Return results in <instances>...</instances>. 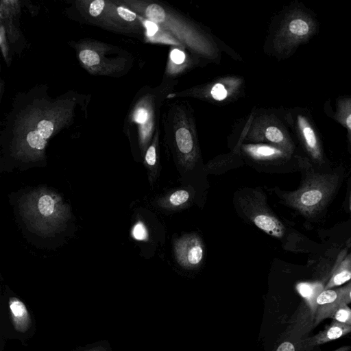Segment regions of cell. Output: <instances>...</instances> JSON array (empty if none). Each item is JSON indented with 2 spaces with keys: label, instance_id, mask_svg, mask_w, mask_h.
I'll return each mask as SVG.
<instances>
[{
  "label": "cell",
  "instance_id": "cell-1",
  "mask_svg": "<svg viewBox=\"0 0 351 351\" xmlns=\"http://www.w3.org/2000/svg\"><path fill=\"white\" fill-rule=\"evenodd\" d=\"M23 216L39 232L51 233L69 218L68 207L56 193L46 189L29 194L21 204Z\"/></svg>",
  "mask_w": 351,
  "mask_h": 351
},
{
  "label": "cell",
  "instance_id": "cell-2",
  "mask_svg": "<svg viewBox=\"0 0 351 351\" xmlns=\"http://www.w3.org/2000/svg\"><path fill=\"white\" fill-rule=\"evenodd\" d=\"M338 180L335 174H311L299 188L282 193L281 197L287 205L304 216L313 217L324 208L333 195Z\"/></svg>",
  "mask_w": 351,
  "mask_h": 351
},
{
  "label": "cell",
  "instance_id": "cell-3",
  "mask_svg": "<svg viewBox=\"0 0 351 351\" xmlns=\"http://www.w3.org/2000/svg\"><path fill=\"white\" fill-rule=\"evenodd\" d=\"M241 213L258 228L278 239L287 235V228L268 206L265 195L260 190L246 189L237 195Z\"/></svg>",
  "mask_w": 351,
  "mask_h": 351
},
{
  "label": "cell",
  "instance_id": "cell-4",
  "mask_svg": "<svg viewBox=\"0 0 351 351\" xmlns=\"http://www.w3.org/2000/svg\"><path fill=\"white\" fill-rule=\"evenodd\" d=\"M315 16L305 7L298 6L286 15L276 38L278 49L286 55L308 42L317 32Z\"/></svg>",
  "mask_w": 351,
  "mask_h": 351
},
{
  "label": "cell",
  "instance_id": "cell-5",
  "mask_svg": "<svg viewBox=\"0 0 351 351\" xmlns=\"http://www.w3.org/2000/svg\"><path fill=\"white\" fill-rule=\"evenodd\" d=\"M293 123L300 143L308 156L318 164L323 163V147L317 128L311 116L306 110L300 111L295 114Z\"/></svg>",
  "mask_w": 351,
  "mask_h": 351
},
{
  "label": "cell",
  "instance_id": "cell-6",
  "mask_svg": "<svg viewBox=\"0 0 351 351\" xmlns=\"http://www.w3.org/2000/svg\"><path fill=\"white\" fill-rule=\"evenodd\" d=\"M173 252L177 263L184 268L195 269L204 258V245L198 234H185L173 243Z\"/></svg>",
  "mask_w": 351,
  "mask_h": 351
},
{
  "label": "cell",
  "instance_id": "cell-7",
  "mask_svg": "<svg viewBox=\"0 0 351 351\" xmlns=\"http://www.w3.org/2000/svg\"><path fill=\"white\" fill-rule=\"evenodd\" d=\"M176 143L179 152L180 164L186 171L193 169L197 155L191 132L184 127L179 128L176 132Z\"/></svg>",
  "mask_w": 351,
  "mask_h": 351
},
{
  "label": "cell",
  "instance_id": "cell-8",
  "mask_svg": "<svg viewBox=\"0 0 351 351\" xmlns=\"http://www.w3.org/2000/svg\"><path fill=\"white\" fill-rule=\"evenodd\" d=\"M341 299V290L324 289L317 296L314 310L315 324H318L324 319L329 318L333 311L339 306Z\"/></svg>",
  "mask_w": 351,
  "mask_h": 351
},
{
  "label": "cell",
  "instance_id": "cell-9",
  "mask_svg": "<svg viewBox=\"0 0 351 351\" xmlns=\"http://www.w3.org/2000/svg\"><path fill=\"white\" fill-rule=\"evenodd\" d=\"M37 129L30 131L27 136L26 141L29 147L27 152H29V156L34 157L35 152L44 149L47 140L53 132V124L48 120L40 121L37 125Z\"/></svg>",
  "mask_w": 351,
  "mask_h": 351
},
{
  "label": "cell",
  "instance_id": "cell-10",
  "mask_svg": "<svg viewBox=\"0 0 351 351\" xmlns=\"http://www.w3.org/2000/svg\"><path fill=\"white\" fill-rule=\"evenodd\" d=\"M193 198V192L187 189L171 191L159 198L158 205L168 211H178L189 206Z\"/></svg>",
  "mask_w": 351,
  "mask_h": 351
},
{
  "label": "cell",
  "instance_id": "cell-11",
  "mask_svg": "<svg viewBox=\"0 0 351 351\" xmlns=\"http://www.w3.org/2000/svg\"><path fill=\"white\" fill-rule=\"evenodd\" d=\"M351 332V326L336 320L324 330L311 337L304 341L305 347H313L326 342L337 339Z\"/></svg>",
  "mask_w": 351,
  "mask_h": 351
},
{
  "label": "cell",
  "instance_id": "cell-12",
  "mask_svg": "<svg viewBox=\"0 0 351 351\" xmlns=\"http://www.w3.org/2000/svg\"><path fill=\"white\" fill-rule=\"evenodd\" d=\"M246 151L253 159L260 161H276L291 156L290 154L276 146H251Z\"/></svg>",
  "mask_w": 351,
  "mask_h": 351
},
{
  "label": "cell",
  "instance_id": "cell-13",
  "mask_svg": "<svg viewBox=\"0 0 351 351\" xmlns=\"http://www.w3.org/2000/svg\"><path fill=\"white\" fill-rule=\"evenodd\" d=\"M331 117L346 129L351 145V97H339L336 101L335 110Z\"/></svg>",
  "mask_w": 351,
  "mask_h": 351
},
{
  "label": "cell",
  "instance_id": "cell-14",
  "mask_svg": "<svg viewBox=\"0 0 351 351\" xmlns=\"http://www.w3.org/2000/svg\"><path fill=\"white\" fill-rule=\"evenodd\" d=\"M9 306L16 328L20 331L27 330L30 319L23 302L18 298H12L10 299Z\"/></svg>",
  "mask_w": 351,
  "mask_h": 351
},
{
  "label": "cell",
  "instance_id": "cell-15",
  "mask_svg": "<svg viewBox=\"0 0 351 351\" xmlns=\"http://www.w3.org/2000/svg\"><path fill=\"white\" fill-rule=\"evenodd\" d=\"M351 279V258L347 257L332 272L330 278L324 286V289H330L344 284Z\"/></svg>",
  "mask_w": 351,
  "mask_h": 351
},
{
  "label": "cell",
  "instance_id": "cell-16",
  "mask_svg": "<svg viewBox=\"0 0 351 351\" xmlns=\"http://www.w3.org/2000/svg\"><path fill=\"white\" fill-rule=\"evenodd\" d=\"M297 289L313 312L315 300L319 294L324 289V287L319 283L302 282L297 285Z\"/></svg>",
  "mask_w": 351,
  "mask_h": 351
},
{
  "label": "cell",
  "instance_id": "cell-17",
  "mask_svg": "<svg viewBox=\"0 0 351 351\" xmlns=\"http://www.w3.org/2000/svg\"><path fill=\"white\" fill-rule=\"evenodd\" d=\"M145 160L149 169L148 171L149 172L150 178L152 180H154L158 173L156 148L155 145H152L147 149L145 154Z\"/></svg>",
  "mask_w": 351,
  "mask_h": 351
},
{
  "label": "cell",
  "instance_id": "cell-18",
  "mask_svg": "<svg viewBox=\"0 0 351 351\" xmlns=\"http://www.w3.org/2000/svg\"><path fill=\"white\" fill-rule=\"evenodd\" d=\"M329 318L351 326V309L348 304H339Z\"/></svg>",
  "mask_w": 351,
  "mask_h": 351
},
{
  "label": "cell",
  "instance_id": "cell-19",
  "mask_svg": "<svg viewBox=\"0 0 351 351\" xmlns=\"http://www.w3.org/2000/svg\"><path fill=\"white\" fill-rule=\"evenodd\" d=\"M145 14L152 22L161 23L165 18L166 12L160 5L151 4L147 7Z\"/></svg>",
  "mask_w": 351,
  "mask_h": 351
},
{
  "label": "cell",
  "instance_id": "cell-20",
  "mask_svg": "<svg viewBox=\"0 0 351 351\" xmlns=\"http://www.w3.org/2000/svg\"><path fill=\"white\" fill-rule=\"evenodd\" d=\"M80 60L88 66H93L99 63V56L95 51L84 49L79 55Z\"/></svg>",
  "mask_w": 351,
  "mask_h": 351
},
{
  "label": "cell",
  "instance_id": "cell-21",
  "mask_svg": "<svg viewBox=\"0 0 351 351\" xmlns=\"http://www.w3.org/2000/svg\"><path fill=\"white\" fill-rule=\"evenodd\" d=\"M211 95L216 100H222L227 96V91L221 84H215L211 90Z\"/></svg>",
  "mask_w": 351,
  "mask_h": 351
},
{
  "label": "cell",
  "instance_id": "cell-22",
  "mask_svg": "<svg viewBox=\"0 0 351 351\" xmlns=\"http://www.w3.org/2000/svg\"><path fill=\"white\" fill-rule=\"evenodd\" d=\"M132 235L137 240H143L147 237V230L141 222L137 223L132 230Z\"/></svg>",
  "mask_w": 351,
  "mask_h": 351
},
{
  "label": "cell",
  "instance_id": "cell-23",
  "mask_svg": "<svg viewBox=\"0 0 351 351\" xmlns=\"http://www.w3.org/2000/svg\"><path fill=\"white\" fill-rule=\"evenodd\" d=\"M341 299L339 304H348L351 302V282L345 287H341Z\"/></svg>",
  "mask_w": 351,
  "mask_h": 351
},
{
  "label": "cell",
  "instance_id": "cell-24",
  "mask_svg": "<svg viewBox=\"0 0 351 351\" xmlns=\"http://www.w3.org/2000/svg\"><path fill=\"white\" fill-rule=\"evenodd\" d=\"M105 3L103 0H95L93 1L89 8V13L93 16H97L101 14Z\"/></svg>",
  "mask_w": 351,
  "mask_h": 351
},
{
  "label": "cell",
  "instance_id": "cell-25",
  "mask_svg": "<svg viewBox=\"0 0 351 351\" xmlns=\"http://www.w3.org/2000/svg\"><path fill=\"white\" fill-rule=\"evenodd\" d=\"M117 13L122 19L128 21H132L136 19L135 13L123 7L117 8Z\"/></svg>",
  "mask_w": 351,
  "mask_h": 351
},
{
  "label": "cell",
  "instance_id": "cell-26",
  "mask_svg": "<svg viewBox=\"0 0 351 351\" xmlns=\"http://www.w3.org/2000/svg\"><path fill=\"white\" fill-rule=\"evenodd\" d=\"M184 54L178 49H174L171 52V58L176 64H181L184 60Z\"/></svg>",
  "mask_w": 351,
  "mask_h": 351
},
{
  "label": "cell",
  "instance_id": "cell-27",
  "mask_svg": "<svg viewBox=\"0 0 351 351\" xmlns=\"http://www.w3.org/2000/svg\"><path fill=\"white\" fill-rule=\"evenodd\" d=\"M147 112L143 109L140 108L137 110L135 115V120L139 123H143L147 121Z\"/></svg>",
  "mask_w": 351,
  "mask_h": 351
},
{
  "label": "cell",
  "instance_id": "cell-28",
  "mask_svg": "<svg viewBox=\"0 0 351 351\" xmlns=\"http://www.w3.org/2000/svg\"><path fill=\"white\" fill-rule=\"evenodd\" d=\"M145 26L149 36H153L158 30V27L154 22L147 21H145Z\"/></svg>",
  "mask_w": 351,
  "mask_h": 351
},
{
  "label": "cell",
  "instance_id": "cell-29",
  "mask_svg": "<svg viewBox=\"0 0 351 351\" xmlns=\"http://www.w3.org/2000/svg\"><path fill=\"white\" fill-rule=\"evenodd\" d=\"M276 351H295V348L291 343L285 341L280 344Z\"/></svg>",
  "mask_w": 351,
  "mask_h": 351
}]
</instances>
